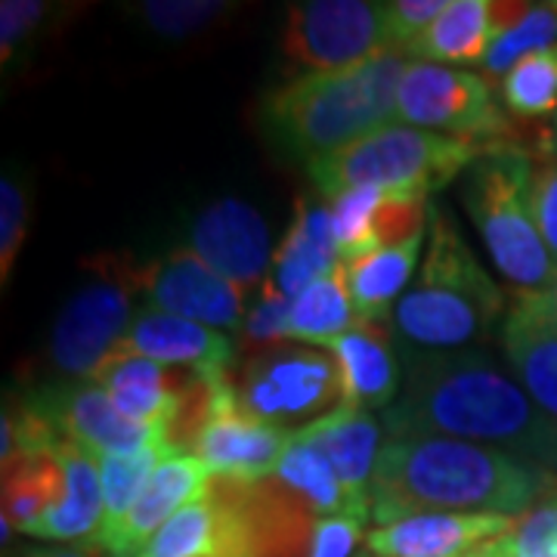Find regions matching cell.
Returning <instances> with one entry per match:
<instances>
[{
	"label": "cell",
	"mask_w": 557,
	"mask_h": 557,
	"mask_svg": "<svg viewBox=\"0 0 557 557\" xmlns=\"http://www.w3.org/2000/svg\"><path fill=\"white\" fill-rule=\"evenodd\" d=\"M424 245V233L399 245H387L379 251L359 255L354 260H344L347 270V288L350 300L357 307V317L362 322H379L387 325V319L394 317V300L403 298V288L416 270L418 255Z\"/></svg>",
	"instance_id": "cell-24"
},
{
	"label": "cell",
	"mask_w": 557,
	"mask_h": 557,
	"mask_svg": "<svg viewBox=\"0 0 557 557\" xmlns=\"http://www.w3.org/2000/svg\"><path fill=\"white\" fill-rule=\"evenodd\" d=\"M536 152L505 146L480 156L461 177V205L486 255L515 295L555 292L557 260L539 233L530 205Z\"/></svg>",
	"instance_id": "cell-5"
},
{
	"label": "cell",
	"mask_w": 557,
	"mask_h": 557,
	"mask_svg": "<svg viewBox=\"0 0 557 557\" xmlns=\"http://www.w3.org/2000/svg\"><path fill=\"white\" fill-rule=\"evenodd\" d=\"M359 322L357 307L347 288V270L341 263L332 276L313 282L292 304V329L288 338L304 341L307 347H332L341 335H347Z\"/></svg>",
	"instance_id": "cell-26"
},
{
	"label": "cell",
	"mask_w": 557,
	"mask_h": 557,
	"mask_svg": "<svg viewBox=\"0 0 557 557\" xmlns=\"http://www.w3.org/2000/svg\"><path fill=\"white\" fill-rule=\"evenodd\" d=\"M143 295L164 313L193 319L223 335H242L245 295L239 285L214 273L193 248H177L168 258L139 267Z\"/></svg>",
	"instance_id": "cell-11"
},
{
	"label": "cell",
	"mask_w": 557,
	"mask_h": 557,
	"mask_svg": "<svg viewBox=\"0 0 557 557\" xmlns=\"http://www.w3.org/2000/svg\"><path fill=\"white\" fill-rule=\"evenodd\" d=\"M366 520L359 518H319L313 552L310 557H357V548L366 536Z\"/></svg>",
	"instance_id": "cell-38"
},
{
	"label": "cell",
	"mask_w": 557,
	"mask_h": 557,
	"mask_svg": "<svg viewBox=\"0 0 557 557\" xmlns=\"http://www.w3.org/2000/svg\"><path fill=\"white\" fill-rule=\"evenodd\" d=\"M211 478L214 474L205 468L199 456L183 453V449H168L149 483L143 486L131 515L112 536L100 539L97 545L112 557H139V552H146V545L159 536L161 527L174 518L180 508H186L208 490Z\"/></svg>",
	"instance_id": "cell-15"
},
{
	"label": "cell",
	"mask_w": 557,
	"mask_h": 557,
	"mask_svg": "<svg viewBox=\"0 0 557 557\" xmlns=\"http://www.w3.org/2000/svg\"><path fill=\"white\" fill-rule=\"evenodd\" d=\"M387 434H434L490 446L557 478V418L530 397L515 372L478 347L406 359L403 391L384 409Z\"/></svg>",
	"instance_id": "cell-1"
},
{
	"label": "cell",
	"mask_w": 557,
	"mask_h": 557,
	"mask_svg": "<svg viewBox=\"0 0 557 557\" xmlns=\"http://www.w3.org/2000/svg\"><path fill=\"white\" fill-rule=\"evenodd\" d=\"M193 372L196 369L161 366L156 359L119 347L106 357L90 381H97L131 421L168 431Z\"/></svg>",
	"instance_id": "cell-19"
},
{
	"label": "cell",
	"mask_w": 557,
	"mask_h": 557,
	"mask_svg": "<svg viewBox=\"0 0 557 557\" xmlns=\"http://www.w3.org/2000/svg\"><path fill=\"white\" fill-rule=\"evenodd\" d=\"M137 10L139 20L146 22L156 35L183 40L201 35L205 28L233 16L236 7L223 3V0H146Z\"/></svg>",
	"instance_id": "cell-31"
},
{
	"label": "cell",
	"mask_w": 557,
	"mask_h": 557,
	"mask_svg": "<svg viewBox=\"0 0 557 557\" xmlns=\"http://www.w3.org/2000/svg\"><path fill=\"white\" fill-rule=\"evenodd\" d=\"M292 304L295 300L285 298L273 285V278H267L260 285V298L251 304L245 325H242L239 347L242 350H267V347H278V341L288 338L292 329Z\"/></svg>",
	"instance_id": "cell-33"
},
{
	"label": "cell",
	"mask_w": 557,
	"mask_h": 557,
	"mask_svg": "<svg viewBox=\"0 0 557 557\" xmlns=\"http://www.w3.org/2000/svg\"><path fill=\"white\" fill-rule=\"evenodd\" d=\"M341 366L344 381V403H354L362 409H391L403 391V369L387 325L362 322L341 335L329 347Z\"/></svg>",
	"instance_id": "cell-21"
},
{
	"label": "cell",
	"mask_w": 557,
	"mask_h": 557,
	"mask_svg": "<svg viewBox=\"0 0 557 557\" xmlns=\"http://www.w3.org/2000/svg\"><path fill=\"white\" fill-rule=\"evenodd\" d=\"M357 557H375V555H369V552H362V555H357Z\"/></svg>",
	"instance_id": "cell-42"
},
{
	"label": "cell",
	"mask_w": 557,
	"mask_h": 557,
	"mask_svg": "<svg viewBox=\"0 0 557 557\" xmlns=\"http://www.w3.org/2000/svg\"><path fill=\"white\" fill-rule=\"evenodd\" d=\"M530 205L539 233L557 260V156H536L530 177Z\"/></svg>",
	"instance_id": "cell-36"
},
{
	"label": "cell",
	"mask_w": 557,
	"mask_h": 557,
	"mask_svg": "<svg viewBox=\"0 0 557 557\" xmlns=\"http://www.w3.org/2000/svg\"><path fill=\"white\" fill-rule=\"evenodd\" d=\"M189 248L242 292H251L258 282L263 285L267 270L273 267L267 223L239 199H220L205 208L193 223Z\"/></svg>",
	"instance_id": "cell-14"
},
{
	"label": "cell",
	"mask_w": 557,
	"mask_h": 557,
	"mask_svg": "<svg viewBox=\"0 0 557 557\" xmlns=\"http://www.w3.org/2000/svg\"><path fill=\"white\" fill-rule=\"evenodd\" d=\"M446 7H449V0H394V3H384V25H387L391 47L412 57V47L443 16Z\"/></svg>",
	"instance_id": "cell-35"
},
{
	"label": "cell",
	"mask_w": 557,
	"mask_h": 557,
	"mask_svg": "<svg viewBox=\"0 0 557 557\" xmlns=\"http://www.w3.org/2000/svg\"><path fill=\"white\" fill-rule=\"evenodd\" d=\"M233 397L248 418L298 434L344 403L341 366L307 344L267 347L236 366Z\"/></svg>",
	"instance_id": "cell-7"
},
{
	"label": "cell",
	"mask_w": 557,
	"mask_h": 557,
	"mask_svg": "<svg viewBox=\"0 0 557 557\" xmlns=\"http://www.w3.org/2000/svg\"><path fill=\"white\" fill-rule=\"evenodd\" d=\"M394 50L384 3L307 0L292 3L282 28V57L300 75H332Z\"/></svg>",
	"instance_id": "cell-10"
},
{
	"label": "cell",
	"mask_w": 557,
	"mask_h": 557,
	"mask_svg": "<svg viewBox=\"0 0 557 557\" xmlns=\"http://www.w3.org/2000/svg\"><path fill=\"white\" fill-rule=\"evenodd\" d=\"M502 350L520 387L557 418V307L552 292L515 295L502 319Z\"/></svg>",
	"instance_id": "cell-16"
},
{
	"label": "cell",
	"mask_w": 557,
	"mask_h": 557,
	"mask_svg": "<svg viewBox=\"0 0 557 557\" xmlns=\"http://www.w3.org/2000/svg\"><path fill=\"white\" fill-rule=\"evenodd\" d=\"M397 119L421 131L474 139L486 152L505 146L530 149L493 100L490 81L437 62H412L406 69L399 84Z\"/></svg>",
	"instance_id": "cell-9"
},
{
	"label": "cell",
	"mask_w": 557,
	"mask_h": 557,
	"mask_svg": "<svg viewBox=\"0 0 557 557\" xmlns=\"http://www.w3.org/2000/svg\"><path fill=\"white\" fill-rule=\"evenodd\" d=\"M28 557H94L90 552H81V548H57V552H38V555Z\"/></svg>",
	"instance_id": "cell-39"
},
{
	"label": "cell",
	"mask_w": 557,
	"mask_h": 557,
	"mask_svg": "<svg viewBox=\"0 0 557 557\" xmlns=\"http://www.w3.org/2000/svg\"><path fill=\"white\" fill-rule=\"evenodd\" d=\"M552 47H557L555 3H520L518 16L498 32L483 60V81L505 78L520 60Z\"/></svg>",
	"instance_id": "cell-28"
},
{
	"label": "cell",
	"mask_w": 557,
	"mask_h": 557,
	"mask_svg": "<svg viewBox=\"0 0 557 557\" xmlns=\"http://www.w3.org/2000/svg\"><path fill=\"white\" fill-rule=\"evenodd\" d=\"M498 97L520 121L557 115V47L520 60L498 84Z\"/></svg>",
	"instance_id": "cell-30"
},
{
	"label": "cell",
	"mask_w": 557,
	"mask_h": 557,
	"mask_svg": "<svg viewBox=\"0 0 557 557\" xmlns=\"http://www.w3.org/2000/svg\"><path fill=\"white\" fill-rule=\"evenodd\" d=\"M555 486V474L490 446L434 434H387L372 480V520L387 527L437 511L520 518Z\"/></svg>",
	"instance_id": "cell-2"
},
{
	"label": "cell",
	"mask_w": 557,
	"mask_h": 557,
	"mask_svg": "<svg viewBox=\"0 0 557 557\" xmlns=\"http://www.w3.org/2000/svg\"><path fill=\"white\" fill-rule=\"evenodd\" d=\"M273 478L288 486L317 518H357L329 458L304 440H292L285 456L278 458Z\"/></svg>",
	"instance_id": "cell-27"
},
{
	"label": "cell",
	"mask_w": 557,
	"mask_h": 557,
	"mask_svg": "<svg viewBox=\"0 0 557 557\" xmlns=\"http://www.w3.org/2000/svg\"><path fill=\"white\" fill-rule=\"evenodd\" d=\"M552 295H555V307H557V285H555V292H552Z\"/></svg>",
	"instance_id": "cell-43"
},
{
	"label": "cell",
	"mask_w": 557,
	"mask_h": 557,
	"mask_svg": "<svg viewBox=\"0 0 557 557\" xmlns=\"http://www.w3.org/2000/svg\"><path fill=\"white\" fill-rule=\"evenodd\" d=\"M35 399L53 418L62 440L75 443L81 449H90L94 456L171 449L168 431L131 421L100 384H75Z\"/></svg>",
	"instance_id": "cell-12"
},
{
	"label": "cell",
	"mask_w": 557,
	"mask_h": 557,
	"mask_svg": "<svg viewBox=\"0 0 557 557\" xmlns=\"http://www.w3.org/2000/svg\"><path fill=\"white\" fill-rule=\"evenodd\" d=\"M486 149L465 137H446L409 124H387L369 137L307 164L319 196L332 201L347 189H384L403 196H431L465 174Z\"/></svg>",
	"instance_id": "cell-6"
},
{
	"label": "cell",
	"mask_w": 557,
	"mask_h": 557,
	"mask_svg": "<svg viewBox=\"0 0 557 557\" xmlns=\"http://www.w3.org/2000/svg\"><path fill=\"white\" fill-rule=\"evenodd\" d=\"M292 440L295 434L260 424L239 412L230 381L189 453L199 456L214 478L263 480L276 471L278 458L285 456Z\"/></svg>",
	"instance_id": "cell-13"
},
{
	"label": "cell",
	"mask_w": 557,
	"mask_h": 557,
	"mask_svg": "<svg viewBox=\"0 0 557 557\" xmlns=\"http://www.w3.org/2000/svg\"><path fill=\"white\" fill-rule=\"evenodd\" d=\"M304 443L317 446L335 468L344 493L359 520L372 518V480L381 456V424L369 409L341 403L335 412L313 421L295 434Z\"/></svg>",
	"instance_id": "cell-18"
},
{
	"label": "cell",
	"mask_w": 557,
	"mask_h": 557,
	"mask_svg": "<svg viewBox=\"0 0 557 557\" xmlns=\"http://www.w3.org/2000/svg\"><path fill=\"white\" fill-rule=\"evenodd\" d=\"M518 518L502 515H412L366 536V552L375 557H471L496 545Z\"/></svg>",
	"instance_id": "cell-17"
},
{
	"label": "cell",
	"mask_w": 557,
	"mask_h": 557,
	"mask_svg": "<svg viewBox=\"0 0 557 557\" xmlns=\"http://www.w3.org/2000/svg\"><path fill=\"white\" fill-rule=\"evenodd\" d=\"M508 313V298L465 242L449 208L431 211V248L412 288L397 300L394 325L418 350H468Z\"/></svg>",
	"instance_id": "cell-4"
},
{
	"label": "cell",
	"mask_w": 557,
	"mask_h": 557,
	"mask_svg": "<svg viewBox=\"0 0 557 557\" xmlns=\"http://www.w3.org/2000/svg\"><path fill=\"white\" fill-rule=\"evenodd\" d=\"M57 458L65 474L62 498L28 530V536L72 542L97 536L102 527V471L100 456L75 443H57Z\"/></svg>",
	"instance_id": "cell-23"
},
{
	"label": "cell",
	"mask_w": 557,
	"mask_h": 557,
	"mask_svg": "<svg viewBox=\"0 0 557 557\" xmlns=\"http://www.w3.org/2000/svg\"><path fill=\"white\" fill-rule=\"evenodd\" d=\"M47 16V3L38 0H3L0 7V60L10 62L32 32L38 28Z\"/></svg>",
	"instance_id": "cell-37"
},
{
	"label": "cell",
	"mask_w": 557,
	"mask_h": 557,
	"mask_svg": "<svg viewBox=\"0 0 557 557\" xmlns=\"http://www.w3.org/2000/svg\"><path fill=\"white\" fill-rule=\"evenodd\" d=\"M341 251L332 230L329 205H310L298 199V211L292 220L288 236L273 255V285L285 298H298L313 282L332 276L338 270Z\"/></svg>",
	"instance_id": "cell-22"
},
{
	"label": "cell",
	"mask_w": 557,
	"mask_h": 557,
	"mask_svg": "<svg viewBox=\"0 0 557 557\" xmlns=\"http://www.w3.org/2000/svg\"><path fill=\"white\" fill-rule=\"evenodd\" d=\"M412 62L387 50L344 72L300 75L267 97L263 124L285 152L313 164L397 119L399 84Z\"/></svg>",
	"instance_id": "cell-3"
},
{
	"label": "cell",
	"mask_w": 557,
	"mask_h": 557,
	"mask_svg": "<svg viewBox=\"0 0 557 557\" xmlns=\"http://www.w3.org/2000/svg\"><path fill=\"white\" fill-rule=\"evenodd\" d=\"M545 156H557V115L552 121V127L545 131Z\"/></svg>",
	"instance_id": "cell-40"
},
{
	"label": "cell",
	"mask_w": 557,
	"mask_h": 557,
	"mask_svg": "<svg viewBox=\"0 0 557 557\" xmlns=\"http://www.w3.org/2000/svg\"><path fill=\"white\" fill-rule=\"evenodd\" d=\"M471 557H493V545H490V548H483V552H478V555H471Z\"/></svg>",
	"instance_id": "cell-41"
},
{
	"label": "cell",
	"mask_w": 557,
	"mask_h": 557,
	"mask_svg": "<svg viewBox=\"0 0 557 557\" xmlns=\"http://www.w3.org/2000/svg\"><path fill=\"white\" fill-rule=\"evenodd\" d=\"M139 292V263L119 255L90 260L87 282L65 300L50 332V366L69 379H94L137 322L134 304Z\"/></svg>",
	"instance_id": "cell-8"
},
{
	"label": "cell",
	"mask_w": 557,
	"mask_h": 557,
	"mask_svg": "<svg viewBox=\"0 0 557 557\" xmlns=\"http://www.w3.org/2000/svg\"><path fill=\"white\" fill-rule=\"evenodd\" d=\"M498 35V3L493 0H449L424 38L412 47V60L483 65Z\"/></svg>",
	"instance_id": "cell-25"
},
{
	"label": "cell",
	"mask_w": 557,
	"mask_h": 557,
	"mask_svg": "<svg viewBox=\"0 0 557 557\" xmlns=\"http://www.w3.org/2000/svg\"><path fill=\"white\" fill-rule=\"evenodd\" d=\"M28 193L20 180L3 177L0 183V282H10V273L16 267L22 242L28 233Z\"/></svg>",
	"instance_id": "cell-34"
},
{
	"label": "cell",
	"mask_w": 557,
	"mask_h": 557,
	"mask_svg": "<svg viewBox=\"0 0 557 557\" xmlns=\"http://www.w3.org/2000/svg\"><path fill=\"white\" fill-rule=\"evenodd\" d=\"M121 347L134 350L139 357L156 359L161 366L196 369L208 375L236 372V357H239V347L230 335L199 325L193 319L164 313L159 307L139 313Z\"/></svg>",
	"instance_id": "cell-20"
},
{
	"label": "cell",
	"mask_w": 557,
	"mask_h": 557,
	"mask_svg": "<svg viewBox=\"0 0 557 557\" xmlns=\"http://www.w3.org/2000/svg\"><path fill=\"white\" fill-rule=\"evenodd\" d=\"M493 557H557V496L520 515L493 545Z\"/></svg>",
	"instance_id": "cell-32"
},
{
	"label": "cell",
	"mask_w": 557,
	"mask_h": 557,
	"mask_svg": "<svg viewBox=\"0 0 557 557\" xmlns=\"http://www.w3.org/2000/svg\"><path fill=\"white\" fill-rule=\"evenodd\" d=\"M168 449H139V453H112L100 456L102 471V527L94 542L112 536L131 508L137 505L143 486L149 483L152 471L159 468L161 456Z\"/></svg>",
	"instance_id": "cell-29"
}]
</instances>
